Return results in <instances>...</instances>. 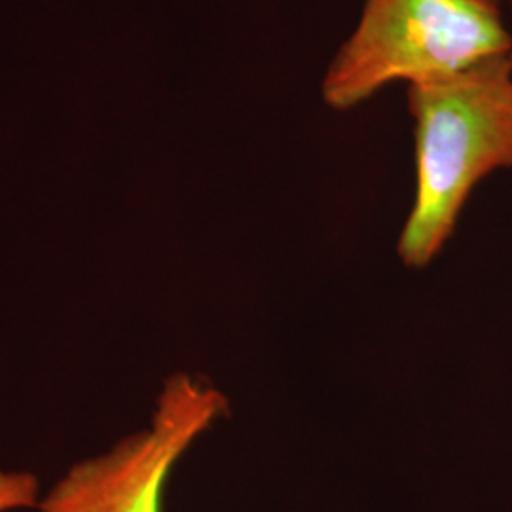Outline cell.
Here are the masks:
<instances>
[{"mask_svg":"<svg viewBox=\"0 0 512 512\" xmlns=\"http://www.w3.org/2000/svg\"><path fill=\"white\" fill-rule=\"evenodd\" d=\"M416 192L397 243L406 266H427L458 226L478 184L512 169V57L406 86Z\"/></svg>","mask_w":512,"mask_h":512,"instance_id":"cell-1","label":"cell"},{"mask_svg":"<svg viewBox=\"0 0 512 512\" xmlns=\"http://www.w3.org/2000/svg\"><path fill=\"white\" fill-rule=\"evenodd\" d=\"M507 12V0H363L321 78V99L349 112L391 84L412 86L509 57Z\"/></svg>","mask_w":512,"mask_h":512,"instance_id":"cell-2","label":"cell"},{"mask_svg":"<svg viewBox=\"0 0 512 512\" xmlns=\"http://www.w3.org/2000/svg\"><path fill=\"white\" fill-rule=\"evenodd\" d=\"M226 414L219 387L190 372L171 374L145 427L78 459L31 512H162L173 467Z\"/></svg>","mask_w":512,"mask_h":512,"instance_id":"cell-3","label":"cell"},{"mask_svg":"<svg viewBox=\"0 0 512 512\" xmlns=\"http://www.w3.org/2000/svg\"><path fill=\"white\" fill-rule=\"evenodd\" d=\"M42 494L35 473L0 467V512L31 511Z\"/></svg>","mask_w":512,"mask_h":512,"instance_id":"cell-4","label":"cell"},{"mask_svg":"<svg viewBox=\"0 0 512 512\" xmlns=\"http://www.w3.org/2000/svg\"><path fill=\"white\" fill-rule=\"evenodd\" d=\"M507 10H509V14H512V0H507Z\"/></svg>","mask_w":512,"mask_h":512,"instance_id":"cell-5","label":"cell"}]
</instances>
